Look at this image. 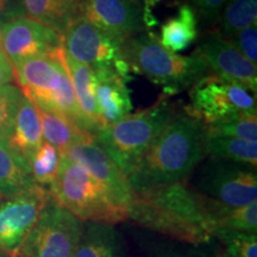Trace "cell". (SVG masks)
<instances>
[{
	"label": "cell",
	"mask_w": 257,
	"mask_h": 257,
	"mask_svg": "<svg viewBox=\"0 0 257 257\" xmlns=\"http://www.w3.org/2000/svg\"><path fill=\"white\" fill-rule=\"evenodd\" d=\"M126 218L193 245L208 243L216 232L206 199L184 181L134 192Z\"/></svg>",
	"instance_id": "obj_1"
},
{
	"label": "cell",
	"mask_w": 257,
	"mask_h": 257,
	"mask_svg": "<svg viewBox=\"0 0 257 257\" xmlns=\"http://www.w3.org/2000/svg\"><path fill=\"white\" fill-rule=\"evenodd\" d=\"M205 140V125L179 112L127 175L133 191L184 181L206 156Z\"/></svg>",
	"instance_id": "obj_2"
},
{
	"label": "cell",
	"mask_w": 257,
	"mask_h": 257,
	"mask_svg": "<svg viewBox=\"0 0 257 257\" xmlns=\"http://www.w3.org/2000/svg\"><path fill=\"white\" fill-rule=\"evenodd\" d=\"M121 51L131 72L140 73L163 88L169 96L192 87L210 73L198 51L182 56L162 47L152 35L140 34L121 43Z\"/></svg>",
	"instance_id": "obj_3"
},
{
	"label": "cell",
	"mask_w": 257,
	"mask_h": 257,
	"mask_svg": "<svg viewBox=\"0 0 257 257\" xmlns=\"http://www.w3.org/2000/svg\"><path fill=\"white\" fill-rule=\"evenodd\" d=\"M178 113L169 96L162 95L146 110L101 127L94 141L127 178L148 147Z\"/></svg>",
	"instance_id": "obj_4"
},
{
	"label": "cell",
	"mask_w": 257,
	"mask_h": 257,
	"mask_svg": "<svg viewBox=\"0 0 257 257\" xmlns=\"http://www.w3.org/2000/svg\"><path fill=\"white\" fill-rule=\"evenodd\" d=\"M48 191L61 206L81 221L114 225L127 217V211L111 200L87 170L63 155L56 178Z\"/></svg>",
	"instance_id": "obj_5"
},
{
	"label": "cell",
	"mask_w": 257,
	"mask_h": 257,
	"mask_svg": "<svg viewBox=\"0 0 257 257\" xmlns=\"http://www.w3.org/2000/svg\"><path fill=\"white\" fill-rule=\"evenodd\" d=\"M186 113L204 125L256 115V98L237 83L207 74L192 86Z\"/></svg>",
	"instance_id": "obj_6"
},
{
	"label": "cell",
	"mask_w": 257,
	"mask_h": 257,
	"mask_svg": "<svg viewBox=\"0 0 257 257\" xmlns=\"http://www.w3.org/2000/svg\"><path fill=\"white\" fill-rule=\"evenodd\" d=\"M83 221L49 194L37 223L19 250L21 257H75Z\"/></svg>",
	"instance_id": "obj_7"
},
{
	"label": "cell",
	"mask_w": 257,
	"mask_h": 257,
	"mask_svg": "<svg viewBox=\"0 0 257 257\" xmlns=\"http://www.w3.org/2000/svg\"><path fill=\"white\" fill-rule=\"evenodd\" d=\"M66 55L91 69H114L124 80H130L131 70L121 51V44L79 17L62 36Z\"/></svg>",
	"instance_id": "obj_8"
},
{
	"label": "cell",
	"mask_w": 257,
	"mask_h": 257,
	"mask_svg": "<svg viewBox=\"0 0 257 257\" xmlns=\"http://www.w3.org/2000/svg\"><path fill=\"white\" fill-rule=\"evenodd\" d=\"M198 186L200 194L226 206H246L257 200L256 168L239 163L213 160L202 169Z\"/></svg>",
	"instance_id": "obj_9"
},
{
	"label": "cell",
	"mask_w": 257,
	"mask_h": 257,
	"mask_svg": "<svg viewBox=\"0 0 257 257\" xmlns=\"http://www.w3.org/2000/svg\"><path fill=\"white\" fill-rule=\"evenodd\" d=\"M48 199V188L34 185L0 200V250L18 255Z\"/></svg>",
	"instance_id": "obj_10"
},
{
	"label": "cell",
	"mask_w": 257,
	"mask_h": 257,
	"mask_svg": "<svg viewBox=\"0 0 257 257\" xmlns=\"http://www.w3.org/2000/svg\"><path fill=\"white\" fill-rule=\"evenodd\" d=\"M141 0H81L80 17L118 43L137 36L149 25Z\"/></svg>",
	"instance_id": "obj_11"
},
{
	"label": "cell",
	"mask_w": 257,
	"mask_h": 257,
	"mask_svg": "<svg viewBox=\"0 0 257 257\" xmlns=\"http://www.w3.org/2000/svg\"><path fill=\"white\" fill-rule=\"evenodd\" d=\"M15 80L25 98L37 108L48 110L68 70L63 46L48 55L31 57L12 64Z\"/></svg>",
	"instance_id": "obj_12"
},
{
	"label": "cell",
	"mask_w": 257,
	"mask_h": 257,
	"mask_svg": "<svg viewBox=\"0 0 257 257\" xmlns=\"http://www.w3.org/2000/svg\"><path fill=\"white\" fill-rule=\"evenodd\" d=\"M63 156L82 166L104 187L111 200L127 211L134 198L133 187L126 175L106 155L94 140L74 144Z\"/></svg>",
	"instance_id": "obj_13"
},
{
	"label": "cell",
	"mask_w": 257,
	"mask_h": 257,
	"mask_svg": "<svg viewBox=\"0 0 257 257\" xmlns=\"http://www.w3.org/2000/svg\"><path fill=\"white\" fill-rule=\"evenodd\" d=\"M0 28L2 50L11 64L48 55L63 46L59 32L28 17L14 19Z\"/></svg>",
	"instance_id": "obj_14"
},
{
	"label": "cell",
	"mask_w": 257,
	"mask_h": 257,
	"mask_svg": "<svg viewBox=\"0 0 257 257\" xmlns=\"http://www.w3.org/2000/svg\"><path fill=\"white\" fill-rule=\"evenodd\" d=\"M197 51L205 60L210 72L212 70L214 75L256 93V64L246 60L219 31L208 35Z\"/></svg>",
	"instance_id": "obj_15"
},
{
	"label": "cell",
	"mask_w": 257,
	"mask_h": 257,
	"mask_svg": "<svg viewBox=\"0 0 257 257\" xmlns=\"http://www.w3.org/2000/svg\"><path fill=\"white\" fill-rule=\"evenodd\" d=\"M94 94L102 127L123 119L131 113L134 106L126 80L111 68L93 70Z\"/></svg>",
	"instance_id": "obj_16"
},
{
	"label": "cell",
	"mask_w": 257,
	"mask_h": 257,
	"mask_svg": "<svg viewBox=\"0 0 257 257\" xmlns=\"http://www.w3.org/2000/svg\"><path fill=\"white\" fill-rule=\"evenodd\" d=\"M25 16L63 36L80 17L81 0H22Z\"/></svg>",
	"instance_id": "obj_17"
},
{
	"label": "cell",
	"mask_w": 257,
	"mask_h": 257,
	"mask_svg": "<svg viewBox=\"0 0 257 257\" xmlns=\"http://www.w3.org/2000/svg\"><path fill=\"white\" fill-rule=\"evenodd\" d=\"M43 143L40 114L36 105L22 95L9 144L29 160Z\"/></svg>",
	"instance_id": "obj_18"
},
{
	"label": "cell",
	"mask_w": 257,
	"mask_h": 257,
	"mask_svg": "<svg viewBox=\"0 0 257 257\" xmlns=\"http://www.w3.org/2000/svg\"><path fill=\"white\" fill-rule=\"evenodd\" d=\"M75 257H126L120 233L111 224L83 225Z\"/></svg>",
	"instance_id": "obj_19"
},
{
	"label": "cell",
	"mask_w": 257,
	"mask_h": 257,
	"mask_svg": "<svg viewBox=\"0 0 257 257\" xmlns=\"http://www.w3.org/2000/svg\"><path fill=\"white\" fill-rule=\"evenodd\" d=\"M64 61L75 92L80 112L96 135L102 127V123L95 102L94 79H93L92 69L87 64L73 60L72 57L66 55V53H64Z\"/></svg>",
	"instance_id": "obj_20"
},
{
	"label": "cell",
	"mask_w": 257,
	"mask_h": 257,
	"mask_svg": "<svg viewBox=\"0 0 257 257\" xmlns=\"http://www.w3.org/2000/svg\"><path fill=\"white\" fill-rule=\"evenodd\" d=\"M37 185L31 175V169L25 157L0 141V194L3 198Z\"/></svg>",
	"instance_id": "obj_21"
},
{
	"label": "cell",
	"mask_w": 257,
	"mask_h": 257,
	"mask_svg": "<svg viewBox=\"0 0 257 257\" xmlns=\"http://www.w3.org/2000/svg\"><path fill=\"white\" fill-rule=\"evenodd\" d=\"M198 37V19L194 9L182 4L178 14L162 24L157 42L173 53L182 51L195 42Z\"/></svg>",
	"instance_id": "obj_22"
},
{
	"label": "cell",
	"mask_w": 257,
	"mask_h": 257,
	"mask_svg": "<svg viewBox=\"0 0 257 257\" xmlns=\"http://www.w3.org/2000/svg\"><path fill=\"white\" fill-rule=\"evenodd\" d=\"M37 110L40 114L43 141L56 148L61 155H63L74 144L94 140V137L81 130L69 118L42 108Z\"/></svg>",
	"instance_id": "obj_23"
},
{
	"label": "cell",
	"mask_w": 257,
	"mask_h": 257,
	"mask_svg": "<svg viewBox=\"0 0 257 257\" xmlns=\"http://www.w3.org/2000/svg\"><path fill=\"white\" fill-rule=\"evenodd\" d=\"M206 199V207L214 229H227L256 233L257 202L240 207H231Z\"/></svg>",
	"instance_id": "obj_24"
},
{
	"label": "cell",
	"mask_w": 257,
	"mask_h": 257,
	"mask_svg": "<svg viewBox=\"0 0 257 257\" xmlns=\"http://www.w3.org/2000/svg\"><path fill=\"white\" fill-rule=\"evenodd\" d=\"M205 152L212 160L227 161L256 168L257 142L206 135Z\"/></svg>",
	"instance_id": "obj_25"
},
{
	"label": "cell",
	"mask_w": 257,
	"mask_h": 257,
	"mask_svg": "<svg viewBox=\"0 0 257 257\" xmlns=\"http://www.w3.org/2000/svg\"><path fill=\"white\" fill-rule=\"evenodd\" d=\"M220 34L225 38L257 24V0H229L221 11Z\"/></svg>",
	"instance_id": "obj_26"
},
{
	"label": "cell",
	"mask_w": 257,
	"mask_h": 257,
	"mask_svg": "<svg viewBox=\"0 0 257 257\" xmlns=\"http://www.w3.org/2000/svg\"><path fill=\"white\" fill-rule=\"evenodd\" d=\"M34 181L42 187H49L59 172L61 154L51 144L44 142L28 160Z\"/></svg>",
	"instance_id": "obj_27"
},
{
	"label": "cell",
	"mask_w": 257,
	"mask_h": 257,
	"mask_svg": "<svg viewBox=\"0 0 257 257\" xmlns=\"http://www.w3.org/2000/svg\"><path fill=\"white\" fill-rule=\"evenodd\" d=\"M207 136L238 138V140L257 142L256 115H245L226 123L205 125Z\"/></svg>",
	"instance_id": "obj_28"
},
{
	"label": "cell",
	"mask_w": 257,
	"mask_h": 257,
	"mask_svg": "<svg viewBox=\"0 0 257 257\" xmlns=\"http://www.w3.org/2000/svg\"><path fill=\"white\" fill-rule=\"evenodd\" d=\"M22 95L18 86L12 83L0 88V141L3 142H9L11 137Z\"/></svg>",
	"instance_id": "obj_29"
},
{
	"label": "cell",
	"mask_w": 257,
	"mask_h": 257,
	"mask_svg": "<svg viewBox=\"0 0 257 257\" xmlns=\"http://www.w3.org/2000/svg\"><path fill=\"white\" fill-rule=\"evenodd\" d=\"M214 237L223 242L226 257H257L256 233L218 229L214 232Z\"/></svg>",
	"instance_id": "obj_30"
},
{
	"label": "cell",
	"mask_w": 257,
	"mask_h": 257,
	"mask_svg": "<svg viewBox=\"0 0 257 257\" xmlns=\"http://www.w3.org/2000/svg\"><path fill=\"white\" fill-rule=\"evenodd\" d=\"M229 40L246 60L252 64L257 63V24L237 32Z\"/></svg>",
	"instance_id": "obj_31"
},
{
	"label": "cell",
	"mask_w": 257,
	"mask_h": 257,
	"mask_svg": "<svg viewBox=\"0 0 257 257\" xmlns=\"http://www.w3.org/2000/svg\"><path fill=\"white\" fill-rule=\"evenodd\" d=\"M192 8L197 11L202 19L214 22L219 18L224 6L229 0H189Z\"/></svg>",
	"instance_id": "obj_32"
},
{
	"label": "cell",
	"mask_w": 257,
	"mask_h": 257,
	"mask_svg": "<svg viewBox=\"0 0 257 257\" xmlns=\"http://www.w3.org/2000/svg\"><path fill=\"white\" fill-rule=\"evenodd\" d=\"M27 17L22 0H0V27L14 19Z\"/></svg>",
	"instance_id": "obj_33"
},
{
	"label": "cell",
	"mask_w": 257,
	"mask_h": 257,
	"mask_svg": "<svg viewBox=\"0 0 257 257\" xmlns=\"http://www.w3.org/2000/svg\"><path fill=\"white\" fill-rule=\"evenodd\" d=\"M15 75H14V68H12V64L10 62L8 57L3 50L0 49V88L3 86L9 85L10 82L14 81Z\"/></svg>",
	"instance_id": "obj_34"
},
{
	"label": "cell",
	"mask_w": 257,
	"mask_h": 257,
	"mask_svg": "<svg viewBox=\"0 0 257 257\" xmlns=\"http://www.w3.org/2000/svg\"><path fill=\"white\" fill-rule=\"evenodd\" d=\"M163 257H205L201 253H197V252H186V253H172V255H166Z\"/></svg>",
	"instance_id": "obj_35"
},
{
	"label": "cell",
	"mask_w": 257,
	"mask_h": 257,
	"mask_svg": "<svg viewBox=\"0 0 257 257\" xmlns=\"http://www.w3.org/2000/svg\"><path fill=\"white\" fill-rule=\"evenodd\" d=\"M159 2V0H144V8H146V11H147V8H148V5L149 6H152V5H154L155 4V3H157ZM147 14H148V11H147Z\"/></svg>",
	"instance_id": "obj_36"
},
{
	"label": "cell",
	"mask_w": 257,
	"mask_h": 257,
	"mask_svg": "<svg viewBox=\"0 0 257 257\" xmlns=\"http://www.w3.org/2000/svg\"><path fill=\"white\" fill-rule=\"evenodd\" d=\"M0 257H15V256L10 255V253H9V252H6V251H4V250H0Z\"/></svg>",
	"instance_id": "obj_37"
},
{
	"label": "cell",
	"mask_w": 257,
	"mask_h": 257,
	"mask_svg": "<svg viewBox=\"0 0 257 257\" xmlns=\"http://www.w3.org/2000/svg\"><path fill=\"white\" fill-rule=\"evenodd\" d=\"M0 49H2V28H0Z\"/></svg>",
	"instance_id": "obj_38"
},
{
	"label": "cell",
	"mask_w": 257,
	"mask_h": 257,
	"mask_svg": "<svg viewBox=\"0 0 257 257\" xmlns=\"http://www.w3.org/2000/svg\"><path fill=\"white\" fill-rule=\"evenodd\" d=\"M2 198H3V197H2V194H0V200H2Z\"/></svg>",
	"instance_id": "obj_39"
},
{
	"label": "cell",
	"mask_w": 257,
	"mask_h": 257,
	"mask_svg": "<svg viewBox=\"0 0 257 257\" xmlns=\"http://www.w3.org/2000/svg\"><path fill=\"white\" fill-rule=\"evenodd\" d=\"M16 257H21V256H19V255H17V256H16Z\"/></svg>",
	"instance_id": "obj_40"
}]
</instances>
